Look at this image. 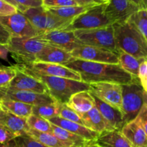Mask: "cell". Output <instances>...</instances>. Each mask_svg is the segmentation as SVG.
<instances>
[{
  "label": "cell",
  "mask_w": 147,
  "mask_h": 147,
  "mask_svg": "<svg viewBox=\"0 0 147 147\" xmlns=\"http://www.w3.org/2000/svg\"><path fill=\"white\" fill-rule=\"evenodd\" d=\"M63 66L78 73L82 82L87 84L113 82L125 84L137 78L123 70L119 64L114 63L88 61L72 57Z\"/></svg>",
  "instance_id": "obj_1"
},
{
  "label": "cell",
  "mask_w": 147,
  "mask_h": 147,
  "mask_svg": "<svg viewBox=\"0 0 147 147\" xmlns=\"http://www.w3.org/2000/svg\"><path fill=\"white\" fill-rule=\"evenodd\" d=\"M20 71L42 82L48 89V95L55 102L59 103H67L73 94L81 91L89 90V84L85 83L82 81L58 76H46L27 70Z\"/></svg>",
  "instance_id": "obj_2"
},
{
  "label": "cell",
  "mask_w": 147,
  "mask_h": 147,
  "mask_svg": "<svg viewBox=\"0 0 147 147\" xmlns=\"http://www.w3.org/2000/svg\"><path fill=\"white\" fill-rule=\"evenodd\" d=\"M117 50H122L138 59H146L147 40L129 22L112 24Z\"/></svg>",
  "instance_id": "obj_3"
},
{
  "label": "cell",
  "mask_w": 147,
  "mask_h": 147,
  "mask_svg": "<svg viewBox=\"0 0 147 147\" xmlns=\"http://www.w3.org/2000/svg\"><path fill=\"white\" fill-rule=\"evenodd\" d=\"M121 112L126 124L136 118L144 104L147 102V92L144 90L138 78H135L130 83L121 84Z\"/></svg>",
  "instance_id": "obj_4"
},
{
  "label": "cell",
  "mask_w": 147,
  "mask_h": 147,
  "mask_svg": "<svg viewBox=\"0 0 147 147\" xmlns=\"http://www.w3.org/2000/svg\"><path fill=\"white\" fill-rule=\"evenodd\" d=\"M46 46H49L47 42L36 37L15 36H11L7 44L5 45L9 53H11V56L17 63H29L36 61L37 55Z\"/></svg>",
  "instance_id": "obj_5"
},
{
  "label": "cell",
  "mask_w": 147,
  "mask_h": 147,
  "mask_svg": "<svg viewBox=\"0 0 147 147\" xmlns=\"http://www.w3.org/2000/svg\"><path fill=\"white\" fill-rule=\"evenodd\" d=\"M22 13L32 25L42 33L55 30H63L73 20L57 17L43 6L27 8Z\"/></svg>",
  "instance_id": "obj_6"
},
{
  "label": "cell",
  "mask_w": 147,
  "mask_h": 147,
  "mask_svg": "<svg viewBox=\"0 0 147 147\" xmlns=\"http://www.w3.org/2000/svg\"><path fill=\"white\" fill-rule=\"evenodd\" d=\"M73 33L81 44L101 48L118 53L112 24L99 28L77 30Z\"/></svg>",
  "instance_id": "obj_7"
},
{
  "label": "cell",
  "mask_w": 147,
  "mask_h": 147,
  "mask_svg": "<svg viewBox=\"0 0 147 147\" xmlns=\"http://www.w3.org/2000/svg\"><path fill=\"white\" fill-rule=\"evenodd\" d=\"M105 4L91 7L85 12L75 17L70 24L63 30L75 31L77 30H89L106 27L111 24L104 13Z\"/></svg>",
  "instance_id": "obj_8"
},
{
  "label": "cell",
  "mask_w": 147,
  "mask_h": 147,
  "mask_svg": "<svg viewBox=\"0 0 147 147\" xmlns=\"http://www.w3.org/2000/svg\"><path fill=\"white\" fill-rule=\"evenodd\" d=\"M14 66L19 70H27L46 76H58L81 81L78 73L66 66L57 63L34 61L29 63H17Z\"/></svg>",
  "instance_id": "obj_9"
},
{
  "label": "cell",
  "mask_w": 147,
  "mask_h": 147,
  "mask_svg": "<svg viewBox=\"0 0 147 147\" xmlns=\"http://www.w3.org/2000/svg\"><path fill=\"white\" fill-rule=\"evenodd\" d=\"M0 22L8 30L11 36L33 37L42 33L35 28L30 20L20 11L11 15L0 17Z\"/></svg>",
  "instance_id": "obj_10"
},
{
  "label": "cell",
  "mask_w": 147,
  "mask_h": 147,
  "mask_svg": "<svg viewBox=\"0 0 147 147\" xmlns=\"http://www.w3.org/2000/svg\"><path fill=\"white\" fill-rule=\"evenodd\" d=\"M139 9L132 0H109L105 4L104 13L111 24H122Z\"/></svg>",
  "instance_id": "obj_11"
},
{
  "label": "cell",
  "mask_w": 147,
  "mask_h": 147,
  "mask_svg": "<svg viewBox=\"0 0 147 147\" xmlns=\"http://www.w3.org/2000/svg\"><path fill=\"white\" fill-rule=\"evenodd\" d=\"M88 91L93 96L121 111V84L113 82H96L89 84Z\"/></svg>",
  "instance_id": "obj_12"
},
{
  "label": "cell",
  "mask_w": 147,
  "mask_h": 147,
  "mask_svg": "<svg viewBox=\"0 0 147 147\" xmlns=\"http://www.w3.org/2000/svg\"><path fill=\"white\" fill-rule=\"evenodd\" d=\"M73 58L88 61L119 64L117 53L101 48L80 45L70 52Z\"/></svg>",
  "instance_id": "obj_13"
},
{
  "label": "cell",
  "mask_w": 147,
  "mask_h": 147,
  "mask_svg": "<svg viewBox=\"0 0 147 147\" xmlns=\"http://www.w3.org/2000/svg\"><path fill=\"white\" fill-rule=\"evenodd\" d=\"M35 37L45 40L50 46L61 48L69 53L81 45L80 42L75 36L73 31L55 30L45 32Z\"/></svg>",
  "instance_id": "obj_14"
},
{
  "label": "cell",
  "mask_w": 147,
  "mask_h": 147,
  "mask_svg": "<svg viewBox=\"0 0 147 147\" xmlns=\"http://www.w3.org/2000/svg\"><path fill=\"white\" fill-rule=\"evenodd\" d=\"M5 89L11 91H27L35 93L48 94V89L42 82L18 69H17L14 77Z\"/></svg>",
  "instance_id": "obj_15"
},
{
  "label": "cell",
  "mask_w": 147,
  "mask_h": 147,
  "mask_svg": "<svg viewBox=\"0 0 147 147\" xmlns=\"http://www.w3.org/2000/svg\"><path fill=\"white\" fill-rule=\"evenodd\" d=\"M0 98L17 100L32 106L47 105L55 102L48 94H40L27 91H11L5 88L0 89Z\"/></svg>",
  "instance_id": "obj_16"
},
{
  "label": "cell",
  "mask_w": 147,
  "mask_h": 147,
  "mask_svg": "<svg viewBox=\"0 0 147 147\" xmlns=\"http://www.w3.org/2000/svg\"><path fill=\"white\" fill-rule=\"evenodd\" d=\"M48 120L50 121V123L60 127L65 130H67L90 142H94L99 135L98 133L92 131L90 128L81 124L63 119L59 116L53 117V118H50Z\"/></svg>",
  "instance_id": "obj_17"
},
{
  "label": "cell",
  "mask_w": 147,
  "mask_h": 147,
  "mask_svg": "<svg viewBox=\"0 0 147 147\" xmlns=\"http://www.w3.org/2000/svg\"><path fill=\"white\" fill-rule=\"evenodd\" d=\"M80 116L84 122L85 126L99 134L115 130L95 106L86 113L80 115Z\"/></svg>",
  "instance_id": "obj_18"
},
{
  "label": "cell",
  "mask_w": 147,
  "mask_h": 147,
  "mask_svg": "<svg viewBox=\"0 0 147 147\" xmlns=\"http://www.w3.org/2000/svg\"><path fill=\"white\" fill-rule=\"evenodd\" d=\"M95 107L115 130L121 131L125 125L121 111L93 96Z\"/></svg>",
  "instance_id": "obj_19"
},
{
  "label": "cell",
  "mask_w": 147,
  "mask_h": 147,
  "mask_svg": "<svg viewBox=\"0 0 147 147\" xmlns=\"http://www.w3.org/2000/svg\"><path fill=\"white\" fill-rule=\"evenodd\" d=\"M120 131L132 147H147V132L134 120L125 124Z\"/></svg>",
  "instance_id": "obj_20"
},
{
  "label": "cell",
  "mask_w": 147,
  "mask_h": 147,
  "mask_svg": "<svg viewBox=\"0 0 147 147\" xmlns=\"http://www.w3.org/2000/svg\"><path fill=\"white\" fill-rule=\"evenodd\" d=\"M0 125H3L17 136L27 134L30 129L26 118H20L17 115L0 109Z\"/></svg>",
  "instance_id": "obj_21"
},
{
  "label": "cell",
  "mask_w": 147,
  "mask_h": 147,
  "mask_svg": "<svg viewBox=\"0 0 147 147\" xmlns=\"http://www.w3.org/2000/svg\"><path fill=\"white\" fill-rule=\"evenodd\" d=\"M73 56L69 52L52 46H46L36 56V61L63 65Z\"/></svg>",
  "instance_id": "obj_22"
},
{
  "label": "cell",
  "mask_w": 147,
  "mask_h": 147,
  "mask_svg": "<svg viewBox=\"0 0 147 147\" xmlns=\"http://www.w3.org/2000/svg\"><path fill=\"white\" fill-rule=\"evenodd\" d=\"M93 143L98 147H132L127 138L118 130L99 134Z\"/></svg>",
  "instance_id": "obj_23"
},
{
  "label": "cell",
  "mask_w": 147,
  "mask_h": 147,
  "mask_svg": "<svg viewBox=\"0 0 147 147\" xmlns=\"http://www.w3.org/2000/svg\"><path fill=\"white\" fill-rule=\"evenodd\" d=\"M66 104L79 115L86 113L95 106L93 97L89 91L73 94Z\"/></svg>",
  "instance_id": "obj_24"
},
{
  "label": "cell",
  "mask_w": 147,
  "mask_h": 147,
  "mask_svg": "<svg viewBox=\"0 0 147 147\" xmlns=\"http://www.w3.org/2000/svg\"><path fill=\"white\" fill-rule=\"evenodd\" d=\"M32 105L17 100L7 98H0V109L14 114L20 118L27 119L32 114Z\"/></svg>",
  "instance_id": "obj_25"
},
{
  "label": "cell",
  "mask_w": 147,
  "mask_h": 147,
  "mask_svg": "<svg viewBox=\"0 0 147 147\" xmlns=\"http://www.w3.org/2000/svg\"><path fill=\"white\" fill-rule=\"evenodd\" d=\"M52 124V123H51ZM52 134L55 135L57 138L67 144H70L74 147H83L88 144H92L93 142L87 141L85 138L73 133L70 131L65 130L60 127L52 124Z\"/></svg>",
  "instance_id": "obj_26"
},
{
  "label": "cell",
  "mask_w": 147,
  "mask_h": 147,
  "mask_svg": "<svg viewBox=\"0 0 147 147\" xmlns=\"http://www.w3.org/2000/svg\"><path fill=\"white\" fill-rule=\"evenodd\" d=\"M27 134L48 147H74L70 144L61 141L52 133L40 132L30 128Z\"/></svg>",
  "instance_id": "obj_27"
},
{
  "label": "cell",
  "mask_w": 147,
  "mask_h": 147,
  "mask_svg": "<svg viewBox=\"0 0 147 147\" xmlns=\"http://www.w3.org/2000/svg\"><path fill=\"white\" fill-rule=\"evenodd\" d=\"M117 56L121 67L133 76L137 77L139 65L145 59H138L122 50H118Z\"/></svg>",
  "instance_id": "obj_28"
},
{
  "label": "cell",
  "mask_w": 147,
  "mask_h": 147,
  "mask_svg": "<svg viewBox=\"0 0 147 147\" xmlns=\"http://www.w3.org/2000/svg\"><path fill=\"white\" fill-rule=\"evenodd\" d=\"M90 7H81V6H69V7H58V8L47 9L51 13L57 17L67 20H73L75 17L85 12ZM47 9V8H46Z\"/></svg>",
  "instance_id": "obj_29"
},
{
  "label": "cell",
  "mask_w": 147,
  "mask_h": 147,
  "mask_svg": "<svg viewBox=\"0 0 147 147\" xmlns=\"http://www.w3.org/2000/svg\"><path fill=\"white\" fill-rule=\"evenodd\" d=\"M143 37L147 40V10L142 8L134 13L128 20Z\"/></svg>",
  "instance_id": "obj_30"
},
{
  "label": "cell",
  "mask_w": 147,
  "mask_h": 147,
  "mask_svg": "<svg viewBox=\"0 0 147 147\" xmlns=\"http://www.w3.org/2000/svg\"><path fill=\"white\" fill-rule=\"evenodd\" d=\"M58 102H55L47 105H37L32 107V114L41 117L46 120H49L53 117L58 116Z\"/></svg>",
  "instance_id": "obj_31"
},
{
  "label": "cell",
  "mask_w": 147,
  "mask_h": 147,
  "mask_svg": "<svg viewBox=\"0 0 147 147\" xmlns=\"http://www.w3.org/2000/svg\"><path fill=\"white\" fill-rule=\"evenodd\" d=\"M29 128L40 132L52 133V127L50 121L41 117L37 116L34 114H31L26 119Z\"/></svg>",
  "instance_id": "obj_32"
},
{
  "label": "cell",
  "mask_w": 147,
  "mask_h": 147,
  "mask_svg": "<svg viewBox=\"0 0 147 147\" xmlns=\"http://www.w3.org/2000/svg\"><path fill=\"white\" fill-rule=\"evenodd\" d=\"M59 112H58V116L60 118H63V119L67 120L72 121V122H77V123L81 124V125H84L85 123L83 120H82L81 117L80 116L78 113L73 110V109L67 106L66 103H59Z\"/></svg>",
  "instance_id": "obj_33"
},
{
  "label": "cell",
  "mask_w": 147,
  "mask_h": 147,
  "mask_svg": "<svg viewBox=\"0 0 147 147\" xmlns=\"http://www.w3.org/2000/svg\"><path fill=\"white\" fill-rule=\"evenodd\" d=\"M17 73L14 65L11 66H0V89L6 88Z\"/></svg>",
  "instance_id": "obj_34"
},
{
  "label": "cell",
  "mask_w": 147,
  "mask_h": 147,
  "mask_svg": "<svg viewBox=\"0 0 147 147\" xmlns=\"http://www.w3.org/2000/svg\"><path fill=\"white\" fill-rule=\"evenodd\" d=\"M14 141L18 147H48L39 142L28 134L17 136L14 138Z\"/></svg>",
  "instance_id": "obj_35"
},
{
  "label": "cell",
  "mask_w": 147,
  "mask_h": 147,
  "mask_svg": "<svg viewBox=\"0 0 147 147\" xmlns=\"http://www.w3.org/2000/svg\"><path fill=\"white\" fill-rule=\"evenodd\" d=\"M77 5L73 0H42V6L47 9Z\"/></svg>",
  "instance_id": "obj_36"
},
{
  "label": "cell",
  "mask_w": 147,
  "mask_h": 147,
  "mask_svg": "<svg viewBox=\"0 0 147 147\" xmlns=\"http://www.w3.org/2000/svg\"><path fill=\"white\" fill-rule=\"evenodd\" d=\"M137 78L139 79L141 85L144 90L147 92V62L146 59L140 63L138 71Z\"/></svg>",
  "instance_id": "obj_37"
},
{
  "label": "cell",
  "mask_w": 147,
  "mask_h": 147,
  "mask_svg": "<svg viewBox=\"0 0 147 147\" xmlns=\"http://www.w3.org/2000/svg\"><path fill=\"white\" fill-rule=\"evenodd\" d=\"M135 121L139 124V125L144 128V131L147 132V104L146 102L143 105L141 108L140 111L138 115L134 118Z\"/></svg>",
  "instance_id": "obj_38"
},
{
  "label": "cell",
  "mask_w": 147,
  "mask_h": 147,
  "mask_svg": "<svg viewBox=\"0 0 147 147\" xmlns=\"http://www.w3.org/2000/svg\"><path fill=\"white\" fill-rule=\"evenodd\" d=\"M17 11L18 10L15 7L3 0H0V17L11 15Z\"/></svg>",
  "instance_id": "obj_39"
},
{
  "label": "cell",
  "mask_w": 147,
  "mask_h": 147,
  "mask_svg": "<svg viewBox=\"0 0 147 147\" xmlns=\"http://www.w3.org/2000/svg\"><path fill=\"white\" fill-rule=\"evenodd\" d=\"M17 135L3 125H0V144H6L15 138Z\"/></svg>",
  "instance_id": "obj_40"
},
{
  "label": "cell",
  "mask_w": 147,
  "mask_h": 147,
  "mask_svg": "<svg viewBox=\"0 0 147 147\" xmlns=\"http://www.w3.org/2000/svg\"><path fill=\"white\" fill-rule=\"evenodd\" d=\"M14 1L25 8L38 7L42 6V0H14Z\"/></svg>",
  "instance_id": "obj_41"
},
{
  "label": "cell",
  "mask_w": 147,
  "mask_h": 147,
  "mask_svg": "<svg viewBox=\"0 0 147 147\" xmlns=\"http://www.w3.org/2000/svg\"><path fill=\"white\" fill-rule=\"evenodd\" d=\"M11 35L0 22V44L7 45Z\"/></svg>",
  "instance_id": "obj_42"
},
{
  "label": "cell",
  "mask_w": 147,
  "mask_h": 147,
  "mask_svg": "<svg viewBox=\"0 0 147 147\" xmlns=\"http://www.w3.org/2000/svg\"><path fill=\"white\" fill-rule=\"evenodd\" d=\"M78 6L81 7H91L93 6L97 5L98 4L96 0H73Z\"/></svg>",
  "instance_id": "obj_43"
},
{
  "label": "cell",
  "mask_w": 147,
  "mask_h": 147,
  "mask_svg": "<svg viewBox=\"0 0 147 147\" xmlns=\"http://www.w3.org/2000/svg\"><path fill=\"white\" fill-rule=\"evenodd\" d=\"M9 50L6 48L5 45L0 44V59L8 62Z\"/></svg>",
  "instance_id": "obj_44"
},
{
  "label": "cell",
  "mask_w": 147,
  "mask_h": 147,
  "mask_svg": "<svg viewBox=\"0 0 147 147\" xmlns=\"http://www.w3.org/2000/svg\"><path fill=\"white\" fill-rule=\"evenodd\" d=\"M3 1H6V2L9 3V4H11V5H13L14 7H15L18 10V11L21 12H24V10L27 9V8H25V7H22V6L18 4L15 1H14V0H3Z\"/></svg>",
  "instance_id": "obj_45"
},
{
  "label": "cell",
  "mask_w": 147,
  "mask_h": 147,
  "mask_svg": "<svg viewBox=\"0 0 147 147\" xmlns=\"http://www.w3.org/2000/svg\"><path fill=\"white\" fill-rule=\"evenodd\" d=\"M0 147H18V146H17V144H16L14 138L13 140L6 143V144H0Z\"/></svg>",
  "instance_id": "obj_46"
},
{
  "label": "cell",
  "mask_w": 147,
  "mask_h": 147,
  "mask_svg": "<svg viewBox=\"0 0 147 147\" xmlns=\"http://www.w3.org/2000/svg\"><path fill=\"white\" fill-rule=\"evenodd\" d=\"M132 1L138 4L140 9H146V0H132Z\"/></svg>",
  "instance_id": "obj_47"
},
{
  "label": "cell",
  "mask_w": 147,
  "mask_h": 147,
  "mask_svg": "<svg viewBox=\"0 0 147 147\" xmlns=\"http://www.w3.org/2000/svg\"><path fill=\"white\" fill-rule=\"evenodd\" d=\"M98 4H106L109 0H96Z\"/></svg>",
  "instance_id": "obj_48"
},
{
  "label": "cell",
  "mask_w": 147,
  "mask_h": 147,
  "mask_svg": "<svg viewBox=\"0 0 147 147\" xmlns=\"http://www.w3.org/2000/svg\"><path fill=\"white\" fill-rule=\"evenodd\" d=\"M83 147H98V146H96V144H94V143H92V144H88V145L85 146H83Z\"/></svg>",
  "instance_id": "obj_49"
}]
</instances>
